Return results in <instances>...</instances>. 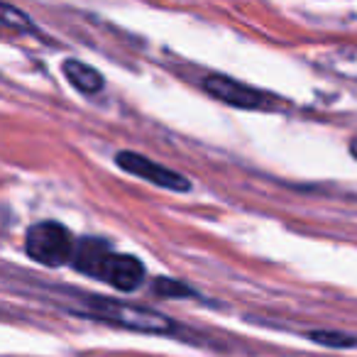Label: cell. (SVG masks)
<instances>
[{
  "instance_id": "5",
  "label": "cell",
  "mask_w": 357,
  "mask_h": 357,
  "mask_svg": "<svg viewBox=\"0 0 357 357\" xmlns=\"http://www.w3.org/2000/svg\"><path fill=\"white\" fill-rule=\"evenodd\" d=\"M144 274H147V269H144V264L139 262L137 257L113 252V257L105 264L100 282L110 284V287L118 289V291H135V289L144 282Z\"/></svg>"
},
{
  "instance_id": "7",
  "label": "cell",
  "mask_w": 357,
  "mask_h": 357,
  "mask_svg": "<svg viewBox=\"0 0 357 357\" xmlns=\"http://www.w3.org/2000/svg\"><path fill=\"white\" fill-rule=\"evenodd\" d=\"M61 69H64V76L69 79V84L74 86L76 91H81V93L96 96L103 89V76H100V71H96L93 66L84 64V61L64 59Z\"/></svg>"
},
{
  "instance_id": "6",
  "label": "cell",
  "mask_w": 357,
  "mask_h": 357,
  "mask_svg": "<svg viewBox=\"0 0 357 357\" xmlns=\"http://www.w3.org/2000/svg\"><path fill=\"white\" fill-rule=\"evenodd\" d=\"M110 257H113V248H110L105 240L84 238V240H79V245H76V252H74L71 264H74L76 272L86 274V277H91V279H100Z\"/></svg>"
},
{
  "instance_id": "1",
  "label": "cell",
  "mask_w": 357,
  "mask_h": 357,
  "mask_svg": "<svg viewBox=\"0 0 357 357\" xmlns=\"http://www.w3.org/2000/svg\"><path fill=\"white\" fill-rule=\"evenodd\" d=\"M81 313L96 318V321L125 328V331L154 333V335H169V333L176 331L174 321L169 316H164V313L152 311V308H147V306L115 301V298H108V296H86Z\"/></svg>"
},
{
  "instance_id": "8",
  "label": "cell",
  "mask_w": 357,
  "mask_h": 357,
  "mask_svg": "<svg viewBox=\"0 0 357 357\" xmlns=\"http://www.w3.org/2000/svg\"><path fill=\"white\" fill-rule=\"evenodd\" d=\"M308 337H311L313 342H318V345L335 347V350L357 345V337L350 335V333H342V331H313V333H308Z\"/></svg>"
},
{
  "instance_id": "3",
  "label": "cell",
  "mask_w": 357,
  "mask_h": 357,
  "mask_svg": "<svg viewBox=\"0 0 357 357\" xmlns=\"http://www.w3.org/2000/svg\"><path fill=\"white\" fill-rule=\"evenodd\" d=\"M115 164H118L120 169H125L128 174H132V176L144 178V181H149V184L159 186V189L176 191V194H186V191H191V181L184 176V174L174 172V169L164 167V164L152 162V159L144 157V154L125 149V152L115 154Z\"/></svg>"
},
{
  "instance_id": "11",
  "label": "cell",
  "mask_w": 357,
  "mask_h": 357,
  "mask_svg": "<svg viewBox=\"0 0 357 357\" xmlns=\"http://www.w3.org/2000/svg\"><path fill=\"white\" fill-rule=\"evenodd\" d=\"M350 152H352V157L357 159V137H355V139H352V142H350Z\"/></svg>"
},
{
  "instance_id": "2",
  "label": "cell",
  "mask_w": 357,
  "mask_h": 357,
  "mask_svg": "<svg viewBox=\"0 0 357 357\" xmlns=\"http://www.w3.org/2000/svg\"><path fill=\"white\" fill-rule=\"evenodd\" d=\"M25 252L27 257L45 267H61L74 259L76 243L66 225L54 223V220H42V223L30 225L27 230Z\"/></svg>"
},
{
  "instance_id": "10",
  "label": "cell",
  "mask_w": 357,
  "mask_h": 357,
  "mask_svg": "<svg viewBox=\"0 0 357 357\" xmlns=\"http://www.w3.org/2000/svg\"><path fill=\"white\" fill-rule=\"evenodd\" d=\"M3 22L6 27H15V30L22 32H37V25L30 20V15H25L22 10H15L13 6H3Z\"/></svg>"
},
{
  "instance_id": "4",
  "label": "cell",
  "mask_w": 357,
  "mask_h": 357,
  "mask_svg": "<svg viewBox=\"0 0 357 357\" xmlns=\"http://www.w3.org/2000/svg\"><path fill=\"white\" fill-rule=\"evenodd\" d=\"M204 89L206 93H211L215 100H223L228 105L235 108H248V110H257V108H272L277 100L272 98L264 91H257L248 84H240L235 79H228L223 74H211L204 79Z\"/></svg>"
},
{
  "instance_id": "9",
  "label": "cell",
  "mask_w": 357,
  "mask_h": 357,
  "mask_svg": "<svg viewBox=\"0 0 357 357\" xmlns=\"http://www.w3.org/2000/svg\"><path fill=\"white\" fill-rule=\"evenodd\" d=\"M154 294L159 296H167V298H189L196 296V291L191 287H186L184 282H176V279H167V277H159L154 282Z\"/></svg>"
}]
</instances>
